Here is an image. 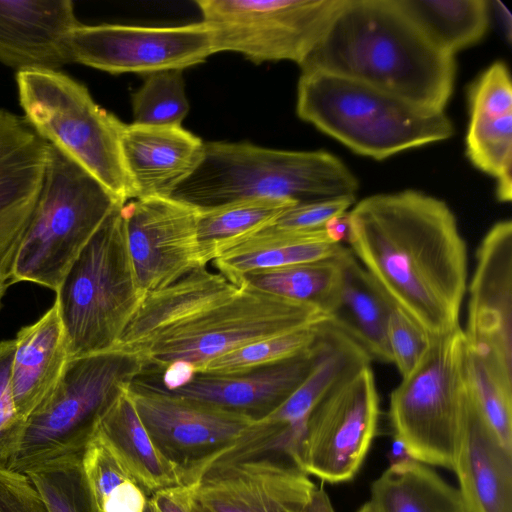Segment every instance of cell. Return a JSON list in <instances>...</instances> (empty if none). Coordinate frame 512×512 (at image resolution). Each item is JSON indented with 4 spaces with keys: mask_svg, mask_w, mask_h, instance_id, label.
Instances as JSON below:
<instances>
[{
    "mask_svg": "<svg viewBox=\"0 0 512 512\" xmlns=\"http://www.w3.org/2000/svg\"><path fill=\"white\" fill-rule=\"evenodd\" d=\"M350 251L431 337L460 327L468 255L448 205L415 190L366 197L348 212Z\"/></svg>",
    "mask_w": 512,
    "mask_h": 512,
    "instance_id": "6da1fadb",
    "label": "cell"
},
{
    "mask_svg": "<svg viewBox=\"0 0 512 512\" xmlns=\"http://www.w3.org/2000/svg\"><path fill=\"white\" fill-rule=\"evenodd\" d=\"M299 66L437 111H444L456 74L454 55L434 44L397 0H345Z\"/></svg>",
    "mask_w": 512,
    "mask_h": 512,
    "instance_id": "7a4b0ae2",
    "label": "cell"
},
{
    "mask_svg": "<svg viewBox=\"0 0 512 512\" xmlns=\"http://www.w3.org/2000/svg\"><path fill=\"white\" fill-rule=\"evenodd\" d=\"M358 180L335 155L288 151L250 143L207 142L196 169L171 198L197 209L247 198H279L306 203L355 197Z\"/></svg>",
    "mask_w": 512,
    "mask_h": 512,
    "instance_id": "3957f363",
    "label": "cell"
},
{
    "mask_svg": "<svg viewBox=\"0 0 512 512\" xmlns=\"http://www.w3.org/2000/svg\"><path fill=\"white\" fill-rule=\"evenodd\" d=\"M296 111L355 153L376 160L443 141L454 133L444 111L320 71L301 72Z\"/></svg>",
    "mask_w": 512,
    "mask_h": 512,
    "instance_id": "277c9868",
    "label": "cell"
},
{
    "mask_svg": "<svg viewBox=\"0 0 512 512\" xmlns=\"http://www.w3.org/2000/svg\"><path fill=\"white\" fill-rule=\"evenodd\" d=\"M123 205L103 221L55 291L69 359L114 350L146 295L129 253Z\"/></svg>",
    "mask_w": 512,
    "mask_h": 512,
    "instance_id": "5b68a950",
    "label": "cell"
},
{
    "mask_svg": "<svg viewBox=\"0 0 512 512\" xmlns=\"http://www.w3.org/2000/svg\"><path fill=\"white\" fill-rule=\"evenodd\" d=\"M123 205L105 186L50 145L42 184L11 263V283L54 291L107 216Z\"/></svg>",
    "mask_w": 512,
    "mask_h": 512,
    "instance_id": "8992f818",
    "label": "cell"
},
{
    "mask_svg": "<svg viewBox=\"0 0 512 512\" xmlns=\"http://www.w3.org/2000/svg\"><path fill=\"white\" fill-rule=\"evenodd\" d=\"M20 105L36 132L96 178L121 203L135 199L121 150L124 123L82 83L57 70L17 73Z\"/></svg>",
    "mask_w": 512,
    "mask_h": 512,
    "instance_id": "52a82bcc",
    "label": "cell"
},
{
    "mask_svg": "<svg viewBox=\"0 0 512 512\" xmlns=\"http://www.w3.org/2000/svg\"><path fill=\"white\" fill-rule=\"evenodd\" d=\"M144 371L138 357L120 350L70 358L50 395L25 421L10 469L25 473L51 460L82 456L108 406Z\"/></svg>",
    "mask_w": 512,
    "mask_h": 512,
    "instance_id": "ba28073f",
    "label": "cell"
},
{
    "mask_svg": "<svg viewBox=\"0 0 512 512\" xmlns=\"http://www.w3.org/2000/svg\"><path fill=\"white\" fill-rule=\"evenodd\" d=\"M328 316L318 307L275 296L243 281L230 298L150 337L128 354L145 372L184 361L205 363L247 344L316 326Z\"/></svg>",
    "mask_w": 512,
    "mask_h": 512,
    "instance_id": "9c48e42d",
    "label": "cell"
},
{
    "mask_svg": "<svg viewBox=\"0 0 512 512\" xmlns=\"http://www.w3.org/2000/svg\"><path fill=\"white\" fill-rule=\"evenodd\" d=\"M465 361L462 328L434 338L418 367L390 395L394 438L417 461L453 468L467 386Z\"/></svg>",
    "mask_w": 512,
    "mask_h": 512,
    "instance_id": "30bf717a",
    "label": "cell"
},
{
    "mask_svg": "<svg viewBox=\"0 0 512 512\" xmlns=\"http://www.w3.org/2000/svg\"><path fill=\"white\" fill-rule=\"evenodd\" d=\"M345 0H199L214 54L232 51L253 63L300 65L319 43Z\"/></svg>",
    "mask_w": 512,
    "mask_h": 512,
    "instance_id": "8fae6325",
    "label": "cell"
},
{
    "mask_svg": "<svg viewBox=\"0 0 512 512\" xmlns=\"http://www.w3.org/2000/svg\"><path fill=\"white\" fill-rule=\"evenodd\" d=\"M129 391L154 446L184 485H193L255 422L245 414L174 395L143 376L129 384Z\"/></svg>",
    "mask_w": 512,
    "mask_h": 512,
    "instance_id": "7c38bea8",
    "label": "cell"
},
{
    "mask_svg": "<svg viewBox=\"0 0 512 512\" xmlns=\"http://www.w3.org/2000/svg\"><path fill=\"white\" fill-rule=\"evenodd\" d=\"M379 404L370 364L342 379L308 416L298 467L308 476L332 484L352 480L376 435Z\"/></svg>",
    "mask_w": 512,
    "mask_h": 512,
    "instance_id": "4fadbf2b",
    "label": "cell"
},
{
    "mask_svg": "<svg viewBox=\"0 0 512 512\" xmlns=\"http://www.w3.org/2000/svg\"><path fill=\"white\" fill-rule=\"evenodd\" d=\"M72 62L111 74L149 75L183 70L214 54L204 22L150 27L121 24H79L68 40Z\"/></svg>",
    "mask_w": 512,
    "mask_h": 512,
    "instance_id": "5bb4252c",
    "label": "cell"
},
{
    "mask_svg": "<svg viewBox=\"0 0 512 512\" xmlns=\"http://www.w3.org/2000/svg\"><path fill=\"white\" fill-rule=\"evenodd\" d=\"M467 348L512 391V223H495L483 237L469 286Z\"/></svg>",
    "mask_w": 512,
    "mask_h": 512,
    "instance_id": "9a60e30c",
    "label": "cell"
},
{
    "mask_svg": "<svg viewBox=\"0 0 512 512\" xmlns=\"http://www.w3.org/2000/svg\"><path fill=\"white\" fill-rule=\"evenodd\" d=\"M129 253L147 293L179 280L203 263L197 208L171 197L133 199L122 206Z\"/></svg>",
    "mask_w": 512,
    "mask_h": 512,
    "instance_id": "2e32d148",
    "label": "cell"
},
{
    "mask_svg": "<svg viewBox=\"0 0 512 512\" xmlns=\"http://www.w3.org/2000/svg\"><path fill=\"white\" fill-rule=\"evenodd\" d=\"M316 488L290 458L265 455L209 464L193 498L209 512H303Z\"/></svg>",
    "mask_w": 512,
    "mask_h": 512,
    "instance_id": "e0dca14e",
    "label": "cell"
},
{
    "mask_svg": "<svg viewBox=\"0 0 512 512\" xmlns=\"http://www.w3.org/2000/svg\"><path fill=\"white\" fill-rule=\"evenodd\" d=\"M327 348L324 321L319 325L316 342L295 357L238 374L196 373L187 385L170 393L236 411L258 421L299 387Z\"/></svg>",
    "mask_w": 512,
    "mask_h": 512,
    "instance_id": "ac0fdd59",
    "label": "cell"
},
{
    "mask_svg": "<svg viewBox=\"0 0 512 512\" xmlns=\"http://www.w3.org/2000/svg\"><path fill=\"white\" fill-rule=\"evenodd\" d=\"M452 471L467 512H512V451L484 418L468 380Z\"/></svg>",
    "mask_w": 512,
    "mask_h": 512,
    "instance_id": "d6986e66",
    "label": "cell"
},
{
    "mask_svg": "<svg viewBox=\"0 0 512 512\" xmlns=\"http://www.w3.org/2000/svg\"><path fill=\"white\" fill-rule=\"evenodd\" d=\"M79 24L70 0H0V62L17 72L57 70L72 62L68 40Z\"/></svg>",
    "mask_w": 512,
    "mask_h": 512,
    "instance_id": "ffe728a7",
    "label": "cell"
},
{
    "mask_svg": "<svg viewBox=\"0 0 512 512\" xmlns=\"http://www.w3.org/2000/svg\"><path fill=\"white\" fill-rule=\"evenodd\" d=\"M50 144L25 117L0 109V259L19 239L37 199Z\"/></svg>",
    "mask_w": 512,
    "mask_h": 512,
    "instance_id": "44dd1931",
    "label": "cell"
},
{
    "mask_svg": "<svg viewBox=\"0 0 512 512\" xmlns=\"http://www.w3.org/2000/svg\"><path fill=\"white\" fill-rule=\"evenodd\" d=\"M124 165L135 199L170 197L200 163L204 142L181 126L125 124Z\"/></svg>",
    "mask_w": 512,
    "mask_h": 512,
    "instance_id": "7402d4cb",
    "label": "cell"
},
{
    "mask_svg": "<svg viewBox=\"0 0 512 512\" xmlns=\"http://www.w3.org/2000/svg\"><path fill=\"white\" fill-rule=\"evenodd\" d=\"M348 251L325 228L286 230L266 225L223 246L211 263L240 286L244 276L253 271L331 259Z\"/></svg>",
    "mask_w": 512,
    "mask_h": 512,
    "instance_id": "603a6c76",
    "label": "cell"
},
{
    "mask_svg": "<svg viewBox=\"0 0 512 512\" xmlns=\"http://www.w3.org/2000/svg\"><path fill=\"white\" fill-rule=\"evenodd\" d=\"M239 287L201 266L164 288L147 292L114 350L130 353L155 334L230 298Z\"/></svg>",
    "mask_w": 512,
    "mask_h": 512,
    "instance_id": "cb8c5ba5",
    "label": "cell"
},
{
    "mask_svg": "<svg viewBox=\"0 0 512 512\" xmlns=\"http://www.w3.org/2000/svg\"><path fill=\"white\" fill-rule=\"evenodd\" d=\"M69 360L56 303L36 322L19 330L11 386L20 416L26 421L50 395Z\"/></svg>",
    "mask_w": 512,
    "mask_h": 512,
    "instance_id": "d4e9b609",
    "label": "cell"
},
{
    "mask_svg": "<svg viewBox=\"0 0 512 512\" xmlns=\"http://www.w3.org/2000/svg\"><path fill=\"white\" fill-rule=\"evenodd\" d=\"M396 306L350 252L343 261L340 299L328 322L372 360L392 363L387 328Z\"/></svg>",
    "mask_w": 512,
    "mask_h": 512,
    "instance_id": "484cf974",
    "label": "cell"
},
{
    "mask_svg": "<svg viewBox=\"0 0 512 512\" xmlns=\"http://www.w3.org/2000/svg\"><path fill=\"white\" fill-rule=\"evenodd\" d=\"M129 384L123 386L103 413L96 433L149 495L184 485L178 472L160 454L148 435L131 397Z\"/></svg>",
    "mask_w": 512,
    "mask_h": 512,
    "instance_id": "4316f807",
    "label": "cell"
},
{
    "mask_svg": "<svg viewBox=\"0 0 512 512\" xmlns=\"http://www.w3.org/2000/svg\"><path fill=\"white\" fill-rule=\"evenodd\" d=\"M370 501L379 512H467L459 489L412 457L390 463L372 483Z\"/></svg>",
    "mask_w": 512,
    "mask_h": 512,
    "instance_id": "83f0119b",
    "label": "cell"
},
{
    "mask_svg": "<svg viewBox=\"0 0 512 512\" xmlns=\"http://www.w3.org/2000/svg\"><path fill=\"white\" fill-rule=\"evenodd\" d=\"M350 252L349 249L331 259L253 271L243 281L266 293L312 304L329 317L339 303L343 261Z\"/></svg>",
    "mask_w": 512,
    "mask_h": 512,
    "instance_id": "f1b7e54d",
    "label": "cell"
},
{
    "mask_svg": "<svg viewBox=\"0 0 512 512\" xmlns=\"http://www.w3.org/2000/svg\"><path fill=\"white\" fill-rule=\"evenodd\" d=\"M399 6L439 48L455 52L479 42L489 25L485 0H397Z\"/></svg>",
    "mask_w": 512,
    "mask_h": 512,
    "instance_id": "f546056e",
    "label": "cell"
},
{
    "mask_svg": "<svg viewBox=\"0 0 512 512\" xmlns=\"http://www.w3.org/2000/svg\"><path fill=\"white\" fill-rule=\"evenodd\" d=\"M298 204L288 199L247 198L197 209V232L203 263L208 265L226 244L270 224Z\"/></svg>",
    "mask_w": 512,
    "mask_h": 512,
    "instance_id": "4dcf8cb0",
    "label": "cell"
},
{
    "mask_svg": "<svg viewBox=\"0 0 512 512\" xmlns=\"http://www.w3.org/2000/svg\"><path fill=\"white\" fill-rule=\"evenodd\" d=\"M82 466L98 512H149L150 495L97 433L83 452Z\"/></svg>",
    "mask_w": 512,
    "mask_h": 512,
    "instance_id": "1f68e13d",
    "label": "cell"
},
{
    "mask_svg": "<svg viewBox=\"0 0 512 512\" xmlns=\"http://www.w3.org/2000/svg\"><path fill=\"white\" fill-rule=\"evenodd\" d=\"M466 154L481 171L497 178V198H512V113L498 116H470Z\"/></svg>",
    "mask_w": 512,
    "mask_h": 512,
    "instance_id": "d6a6232c",
    "label": "cell"
},
{
    "mask_svg": "<svg viewBox=\"0 0 512 512\" xmlns=\"http://www.w3.org/2000/svg\"><path fill=\"white\" fill-rule=\"evenodd\" d=\"M25 474L49 512H98L84 474L82 456L51 460Z\"/></svg>",
    "mask_w": 512,
    "mask_h": 512,
    "instance_id": "836d02e7",
    "label": "cell"
},
{
    "mask_svg": "<svg viewBox=\"0 0 512 512\" xmlns=\"http://www.w3.org/2000/svg\"><path fill=\"white\" fill-rule=\"evenodd\" d=\"M320 324L229 351L205 363L197 373L238 374L290 359L303 353L316 342Z\"/></svg>",
    "mask_w": 512,
    "mask_h": 512,
    "instance_id": "e575fe53",
    "label": "cell"
},
{
    "mask_svg": "<svg viewBox=\"0 0 512 512\" xmlns=\"http://www.w3.org/2000/svg\"><path fill=\"white\" fill-rule=\"evenodd\" d=\"M133 124L181 126L189 111L182 70H165L146 76L132 96Z\"/></svg>",
    "mask_w": 512,
    "mask_h": 512,
    "instance_id": "d590c367",
    "label": "cell"
},
{
    "mask_svg": "<svg viewBox=\"0 0 512 512\" xmlns=\"http://www.w3.org/2000/svg\"><path fill=\"white\" fill-rule=\"evenodd\" d=\"M466 375L473 397L503 445L512 451V391L501 385L466 346Z\"/></svg>",
    "mask_w": 512,
    "mask_h": 512,
    "instance_id": "8d00e7d4",
    "label": "cell"
},
{
    "mask_svg": "<svg viewBox=\"0 0 512 512\" xmlns=\"http://www.w3.org/2000/svg\"><path fill=\"white\" fill-rule=\"evenodd\" d=\"M14 351L15 339L0 341V469L11 468L25 426L11 386Z\"/></svg>",
    "mask_w": 512,
    "mask_h": 512,
    "instance_id": "74e56055",
    "label": "cell"
},
{
    "mask_svg": "<svg viewBox=\"0 0 512 512\" xmlns=\"http://www.w3.org/2000/svg\"><path fill=\"white\" fill-rule=\"evenodd\" d=\"M387 337L392 363L402 378L418 367L434 339L397 307L390 314Z\"/></svg>",
    "mask_w": 512,
    "mask_h": 512,
    "instance_id": "f35d334b",
    "label": "cell"
},
{
    "mask_svg": "<svg viewBox=\"0 0 512 512\" xmlns=\"http://www.w3.org/2000/svg\"><path fill=\"white\" fill-rule=\"evenodd\" d=\"M470 116L498 117L512 113V84L505 63L490 65L468 91Z\"/></svg>",
    "mask_w": 512,
    "mask_h": 512,
    "instance_id": "ab89813d",
    "label": "cell"
},
{
    "mask_svg": "<svg viewBox=\"0 0 512 512\" xmlns=\"http://www.w3.org/2000/svg\"><path fill=\"white\" fill-rule=\"evenodd\" d=\"M355 197H337L298 203L284 210L270 226L286 230H314L324 228L332 218L347 212Z\"/></svg>",
    "mask_w": 512,
    "mask_h": 512,
    "instance_id": "60d3db41",
    "label": "cell"
},
{
    "mask_svg": "<svg viewBox=\"0 0 512 512\" xmlns=\"http://www.w3.org/2000/svg\"><path fill=\"white\" fill-rule=\"evenodd\" d=\"M0 512H49L27 474L0 469Z\"/></svg>",
    "mask_w": 512,
    "mask_h": 512,
    "instance_id": "b9f144b4",
    "label": "cell"
},
{
    "mask_svg": "<svg viewBox=\"0 0 512 512\" xmlns=\"http://www.w3.org/2000/svg\"><path fill=\"white\" fill-rule=\"evenodd\" d=\"M193 485L158 490L149 497V512H191Z\"/></svg>",
    "mask_w": 512,
    "mask_h": 512,
    "instance_id": "7bdbcfd3",
    "label": "cell"
},
{
    "mask_svg": "<svg viewBox=\"0 0 512 512\" xmlns=\"http://www.w3.org/2000/svg\"><path fill=\"white\" fill-rule=\"evenodd\" d=\"M197 369L194 365L177 361L167 365L156 376L155 381L161 388L166 391H175L187 385L196 375Z\"/></svg>",
    "mask_w": 512,
    "mask_h": 512,
    "instance_id": "ee69618b",
    "label": "cell"
},
{
    "mask_svg": "<svg viewBox=\"0 0 512 512\" xmlns=\"http://www.w3.org/2000/svg\"><path fill=\"white\" fill-rule=\"evenodd\" d=\"M324 228L334 241L342 243L348 233V212L332 218Z\"/></svg>",
    "mask_w": 512,
    "mask_h": 512,
    "instance_id": "f6af8a7d",
    "label": "cell"
},
{
    "mask_svg": "<svg viewBox=\"0 0 512 512\" xmlns=\"http://www.w3.org/2000/svg\"><path fill=\"white\" fill-rule=\"evenodd\" d=\"M16 243L10 251L0 259V306L2 298L11 283V263L14 255Z\"/></svg>",
    "mask_w": 512,
    "mask_h": 512,
    "instance_id": "bcb514c9",
    "label": "cell"
},
{
    "mask_svg": "<svg viewBox=\"0 0 512 512\" xmlns=\"http://www.w3.org/2000/svg\"><path fill=\"white\" fill-rule=\"evenodd\" d=\"M303 512H335L327 493L316 488L310 502Z\"/></svg>",
    "mask_w": 512,
    "mask_h": 512,
    "instance_id": "7dc6e473",
    "label": "cell"
},
{
    "mask_svg": "<svg viewBox=\"0 0 512 512\" xmlns=\"http://www.w3.org/2000/svg\"><path fill=\"white\" fill-rule=\"evenodd\" d=\"M410 454L403 445V443L394 438L393 444L390 450L391 463L398 462L407 458H410Z\"/></svg>",
    "mask_w": 512,
    "mask_h": 512,
    "instance_id": "c3c4849f",
    "label": "cell"
},
{
    "mask_svg": "<svg viewBox=\"0 0 512 512\" xmlns=\"http://www.w3.org/2000/svg\"><path fill=\"white\" fill-rule=\"evenodd\" d=\"M494 5L496 6V10L498 12V16L500 17L501 23L503 25L504 31L506 32L508 39L511 37V16L503 3L499 1H495Z\"/></svg>",
    "mask_w": 512,
    "mask_h": 512,
    "instance_id": "681fc988",
    "label": "cell"
},
{
    "mask_svg": "<svg viewBox=\"0 0 512 512\" xmlns=\"http://www.w3.org/2000/svg\"><path fill=\"white\" fill-rule=\"evenodd\" d=\"M357 512H379V510L371 501H368L364 503Z\"/></svg>",
    "mask_w": 512,
    "mask_h": 512,
    "instance_id": "f907efd6",
    "label": "cell"
},
{
    "mask_svg": "<svg viewBox=\"0 0 512 512\" xmlns=\"http://www.w3.org/2000/svg\"><path fill=\"white\" fill-rule=\"evenodd\" d=\"M191 512H209L204 507H202L198 502H196L193 498L191 504Z\"/></svg>",
    "mask_w": 512,
    "mask_h": 512,
    "instance_id": "816d5d0a",
    "label": "cell"
}]
</instances>
